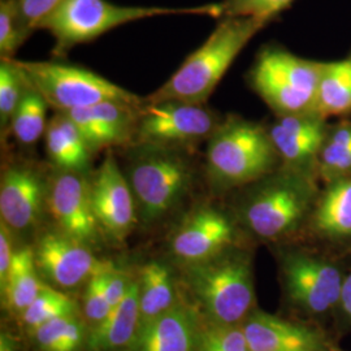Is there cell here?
Listing matches in <instances>:
<instances>
[{
	"label": "cell",
	"mask_w": 351,
	"mask_h": 351,
	"mask_svg": "<svg viewBox=\"0 0 351 351\" xmlns=\"http://www.w3.org/2000/svg\"><path fill=\"white\" fill-rule=\"evenodd\" d=\"M114 152L134 195L138 224L146 228L173 216L197 185H204L203 151L132 143Z\"/></svg>",
	"instance_id": "1"
},
{
	"label": "cell",
	"mask_w": 351,
	"mask_h": 351,
	"mask_svg": "<svg viewBox=\"0 0 351 351\" xmlns=\"http://www.w3.org/2000/svg\"><path fill=\"white\" fill-rule=\"evenodd\" d=\"M202 156L204 185L213 194L247 186L281 165L267 128L239 114H226Z\"/></svg>",
	"instance_id": "2"
},
{
	"label": "cell",
	"mask_w": 351,
	"mask_h": 351,
	"mask_svg": "<svg viewBox=\"0 0 351 351\" xmlns=\"http://www.w3.org/2000/svg\"><path fill=\"white\" fill-rule=\"evenodd\" d=\"M167 16H203L221 17V5L208 3L193 7L165 5H124L108 0H66L38 30H45L53 39L52 55L64 58L80 45L90 43L120 26L155 17Z\"/></svg>",
	"instance_id": "3"
},
{
	"label": "cell",
	"mask_w": 351,
	"mask_h": 351,
	"mask_svg": "<svg viewBox=\"0 0 351 351\" xmlns=\"http://www.w3.org/2000/svg\"><path fill=\"white\" fill-rule=\"evenodd\" d=\"M208 38L146 101L206 104L239 52L267 23L251 17H221Z\"/></svg>",
	"instance_id": "4"
},
{
	"label": "cell",
	"mask_w": 351,
	"mask_h": 351,
	"mask_svg": "<svg viewBox=\"0 0 351 351\" xmlns=\"http://www.w3.org/2000/svg\"><path fill=\"white\" fill-rule=\"evenodd\" d=\"M247 186L239 219L254 236L267 241L291 233L314 203L313 175L284 165Z\"/></svg>",
	"instance_id": "5"
},
{
	"label": "cell",
	"mask_w": 351,
	"mask_h": 351,
	"mask_svg": "<svg viewBox=\"0 0 351 351\" xmlns=\"http://www.w3.org/2000/svg\"><path fill=\"white\" fill-rule=\"evenodd\" d=\"M323 64L300 58L280 46H265L247 75L251 88L276 113L314 112Z\"/></svg>",
	"instance_id": "6"
},
{
	"label": "cell",
	"mask_w": 351,
	"mask_h": 351,
	"mask_svg": "<svg viewBox=\"0 0 351 351\" xmlns=\"http://www.w3.org/2000/svg\"><path fill=\"white\" fill-rule=\"evenodd\" d=\"M0 221L14 237L38 232L47 217L51 165L34 152L1 149Z\"/></svg>",
	"instance_id": "7"
},
{
	"label": "cell",
	"mask_w": 351,
	"mask_h": 351,
	"mask_svg": "<svg viewBox=\"0 0 351 351\" xmlns=\"http://www.w3.org/2000/svg\"><path fill=\"white\" fill-rule=\"evenodd\" d=\"M27 84L38 91L52 111L68 112L104 101L141 106L145 97L121 88L86 68L59 62H24L14 59Z\"/></svg>",
	"instance_id": "8"
},
{
	"label": "cell",
	"mask_w": 351,
	"mask_h": 351,
	"mask_svg": "<svg viewBox=\"0 0 351 351\" xmlns=\"http://www.w3.org/2000/svg\"><path fill=\"white\" fill-rule=\"evenodd\" d=\"M191 287L215 324L236 326L250 311L254 284L242 254H226L190 265Z\"/></svg>",
	"instance_id": "9"
},
{
	"label": "cell",
	"mask_w": 351,
	"mask_h": 351,
	"mask_svg": "<svg viewBox=\"0 0 351 351\" xmlns=\"http://www.w3.org/2000/svg\"><path fill=\"white\" fill-rule=\"evenodd\" d=\"M224 117L207 103L145 101L138 108L132 143L202 150Z\"/></svg>",
	"instance_id": "10"
},
{
	"label": "cell",
	"mask_w": 351,
	"mask_h": 351,
	"mask_svg": "<svg viewBox=\"0 0 351 351\" xmlns=\"http://www.w3.org/2000/svg\"><path fill=\"white\" fill-rule=\"evenodd\" d=\"M47 217L51 229L91 249L106 241L93 208L90 172L51 169Z\"/></svg>",
	"instance_id": "11"
},
{
	"label": "cell",
	"mask_w": 351,
	"mask_h": 351,
	"mask_svg": "<svg viewBox=\"0 0 351 351\" xmlns=\"http://www.w3.org/2000/svg\"><path fill=\"white\" fill-rule=\"evenodd\" d=\"M90 191L95 217L107 242L124 243L138 226L136 199L114 150L104 152L90 172Z\"/></svg>",
	"instance_id": "12"
},
{
	"label": "cell",
	"mask_w": 351,
	"mask_h": 351,
	"mask_svg": "<svg viewBox=\"0 0 351 351\" xmlns=\"http://www.w3.org/2000/svg\"><path fill=\"white\" fill-rule=\"evenodd\" d=\"M234 239L232 217L211 203L199 202L178 219L168 247L177 261L194 265L221 255Z\"/></svg>",
	"instance_id": "13"
},
{
	"label": "cell",
	"mask_w": 351,
	"mask_h": 351,
	"mask_svg": "<svg viewBox=\"0 0 351 351\" xmlns=\"http://www.w3.org/2000/svg\"><path fill=\"white\" fill-rule=\"evenodd\" d=\"M284 275L293 301L313 314H324L341 303L345 278L333 264L289 254L284 259Z\"/></svg>",
	"instance_id": "14"
},
{
	"label": "cell",
	"mask_w": 351,
	"mask_h": 351,
	"mask_svg": "<svg viewBox=\"0 0 351 351\" xmlns=\"http://www.w3.org/2000/svg\"><path fill=\"white\" fill-rule=\"evenodd\" d=\"M267 130L281 165L314 173L326 138L324 117L315 112L276 116Z\"/></svg>",
	"instance_id": "15"
},
{
	"label": "cell",
	"mask_w": 351,
	"mask_h": 351,
	"mask_svg": "<svg viewBox=\"0 0 351 351\" xmlns=\"http://www.w3.org/2000/svg\"><path fill=\"white\" fill-rule=\"evenodd\" d=\"M33 245L38 268L62 288L81 284L104 264L91 247L51 228L43 229Z\"/></svg>",
	"instance_id": "16"
},
{
	"label": "cell",
	"mask_w": 351,
	"mask_h": 351,
	"mask_svg": "<svg viewBox=\"0 0 351 351\" xmlns=\"http://www.w3.org/2000/svg\"><path fill=\"white\" fill-rule=\"evenodd\" d=\"M141 106L104 101L65 113L78 126L90 149L98 155L99 152L123 149L133 142Z\"/></svg>",
	"instance_id": "17"
},
{
	"label": "cell",
	"mask_w": 351,
	"mask_h": 351,
	"mask_svg": "<svg viewBox=\"0 0 351 351\" xmlns=\"http://www.w3.org/2000/svg\"><path fill=\"white\" fill-rule=\"evenodd\" d=\"M199 335L191 313L175 304L163 315L141 324L132 351H194Z\"/></svg>",
	"instance_id": "18"
},
{
	"label": "cell",
	"mask_w": 351,
	"mask_h": 351,
	"mask_svg": "<svg viewBox=\"0 0 351 351\" xmlns=\"http://www.w3.org/2000/svg\"><path fill=\"white\" fill-rule=\"evenodd\" d=\"M242 329L251 351H323L314 330L272 315L254 314Z\"/></svg>",
	"instance_id": "19"
},
{
	"label": "cell",
	"mask_w": 351,
	"mask_h": 351,
	"mask_svg": "<svg viewBox=\"0 0 351 351\" xmlns=\"http://www.w3.org/2000/svg\"><path fill=\"white\" fill-rule=\"evenodd\" d=\"M46 160L52 168L91 172L95 154L75 125L65 112L53 111L45 133Z\"/></svg>",
	"instance_id": "20"
},
{
	"label": "cell",
	"mask_w": 351,
	"mask_h": 351,
	"mask_svg": "<svg viewBox=\"0 0 351 351\" xmlns=\"http://www.w3.org/2000/svg\"><path fill=\"white\" fill-rule=\"evenodd\" d=\"M139 324V284L132 281L124 300L91 332L88 346L93 351H112L128 346L136 339Z\"/></svg>",
	"instance_id": "21"
},
{
	"label": "cell",
	"mask_w": 351,
	"mask_h": 351,
	"mask_svg": "<svg viewBox=\"0 0 351 351\" xmlns=\"http://www.w3.org/2000/svg\"><path fill=\"white\" fill-rule=\"evenodd\" d=\"M49 110L51 108L42 95L29 85L7 132L1 134V146L10 142L12 145L1 149L33 152L38 143L45 138L50 120L47 117Z\"/></svg>",
	"instance_id": "22"
},
{
	"label": "cell",
	"mask_w": 351,
	"mask_h": 351,
	"mask_svg": "<svg viewBox=\"0 0 351 351\" xmlns=\"http://www.w3.org/2000/svg\"><path fill=\"white\" fill-rule=\"evenodd\" d=\"M37 268L34 245H16L11 267L1 284L3 298L10 310L23 314L45 288L38 278Z\"/></svg>",
	"instance_id": "23"
},
{
	"label": "cell",
	"mask_w": 351,
	"mask_h": 351,
	"mask_svg": "<svg viewBox=\"0 0 351 351\" xmlns=\"http://www.w3.org/2000/svg\"><path fill=\"white\" fill-rule=\"evenodd\" d=\"M315 230L328 239L351 237V176L330 182L313 215Z\"/></svg>",
	"instance_id": "24"
},
{
	"label": "cell",
	"mask_w": 351,
	"mask_h": 351,
	"mask_svg": "<svg viewBox=\"0 0 351 351\" xmlns=\"http://www.w3.org/2000/svg\"><path fill=\"white\" fill-rule=\"evenodd\" d=\"M139 276V310L143 324L175 306V288L169 269L159 262L145 264Z\"/></svg>",
	"instance_id": "25"
},
{
	"label": "cell",
	"mask_w": 351,
	"mask_h": 351,
	"mask_svg": "<svg viewBox=\"0 0 351 351\" xmlns=\"http://www.w3.org/2000/svg\"><path fill=\"white\" fill-rule=\"evenodd\" d=\"M351 111V59L323 64L314 112L322 117Z\"/></svg>",
	"instance_id": "26"
},
{
	"label": "cell",
	"mask_w": 351,
	"mask_h": 351,
	"mask_svg": "<svg viewBox=\"0 0 351 351\" xmlns=\"http://www.w3.org/2000/svg\"><path fill=\"white\" fill-rule=\"evenodd\" d=\"M317 167L328 182L351 173V124L337 126L326 136Z\"/></svg>",
	"instance_id": "27"
},
{
	"label": "cell",
	"mask_w": 351,
	"mask_h": 351,
	"mask_svg": "<svg viewBox=\"0 0 351 351\" xmlns=\"http://www.w3.org/2000/svg\"><path fill=\"white\" fill-rule=\"evenodd\" d=\"M33 330L42 351H77L84 341V328L75 315L56 317Z\"/></svg>",
	"instance_id": "28"
},
{
	"label": "cell",
	"mask_w": 351,
	"mask_h": 351,
	"mask_svg": "<svg viewBox=\"0 0 351 351\" xmlns=\"http://www.w3.org/2000/svg\"><path fill=\"white\" fill-rule=\"evenodd\" d=\"M29 84L14 59H0V134L12 121Z\"/></svg>",
	"instance_id": "29"
},
{
	"label": "cell",
	"mask_w": 351,
	"mask_h": 351,
	"mask_svg": "<svg viewBox=\"0 0 351 351\" xmlns=\"http://www.w3.org/2000/svg\"><path fill=\"white\" fill-rule=\"evenodd\" d=\"M75 302L66 294L45 287L21 315L26 326L36 329L56 317L75 315Z\"/></svg>",
	"instance_id": "30"
},
{
	"label": "cell",
	"mask_w": 351,
	"mask_h": 351,
	"mask_svg": "<svg viewBox=\"0 0 351 351\" xmlns=\"http://www.w3.org/2000/svg\"><path fill=\"white\" fill-rule=\"evenodd\" d=\"M33 32L25 25L16 0H0V59H16Z\"/></svg>",
	"instance_id": "31"
},
{
	"label": "cell",
	"mask_w": 351,
	"mask_h": 351,
	"mask_svg": "<svg viewBox=\"0 0 351 351\" xmlns=\"http://www.w3.org/2000/svg\"><path fill=\"white\" fill-rule=\"evenodd\" d=\"M294 0H221V17H251L269 23ZM220 17V19H221Z\"/></svg>",
	"instance_id": "32"
},
{
	"label": "cell",
	"mask_w": 351,
	"mask_h": 351,
	"mask_svg": "<svg viewBox=\"0 0 351 351\" xmlns=\"http://www.w3.org/2000/svg\"><path fill=\"white\" fill-rule=\"evenodd\" d=\"M197 351H251L242 328L215 324L198 337Z\"/></svg>",
	"instance_id": "33"
},
{
	"label": "cell",
	"mask_w": 351,
	"mask_h": 351,
	"mask_svg": "<svg viewBox=\"0 0 351 351\" xmlns=\"http://www.w3.org/2000/svg\"><path fill=\"white\" fill-rule=\"evenodd\" d=\"M107 262L101 265V268L93 275L88 277V287L84 295V310L88 320L98 324L101 320H104L110 313L112 311V306L107 298L103 280H101V269Z\"/></svg>",
	"instance_id": "34"
},
{
	"label": "cell",
	"mask_w": 351,
	"mask_h": 351,
	"mask_svg": "<svg viewBox=\"0 0 351 351\" xmlns=\"http://www.w3.org/2000/svg\"><path fill=\"white\" fill-rule=\"evenodd\" d=\"M25 25L34 33L39 24L66 0H16Z\"/></svg>",
	"instance_id": "35"
},
{
	"label": "cell",
	"mask_w": 351,
	"mask_h": 351,
	"mask_svg": "<svg viewBox=\"0 0 351 351\" xmlns=\"http://www.w3.org/2000/svg\"><path fill=\"white\" fill-rule=\"evenodd\" d=\"M101 275L107 298L113 308L124 300L130 285V281L126 280L125 272L117 268L116 265H113L111 262H107L103 267Z\"/></svg>",
	"instance_id": "36"
},
{
	"label": "cell",
	"mask_w": 351,
	"mask_h": 351,
	"mask_svg": "<svg viewBox=\"0 0 351 351\" xmlns=\"http://www.w3.org/2000/svg\"><path fill=\"white\" fill-rule=\"evenodd\" d=\"M0 351H16V342L8 333H1L0 336Z\"/></svg>",
	"instance_id": "37"
},
{
	"label": "cell",
	"mask_w": 351,
	"mask_h": 351,
	"mask_svg": "<svg viewBox=\"0 0 351 351\" xmlns=\"http://www.w3.org/2000/svg\"><path fill=\"white\" fill-rule=\"evenodd\" d=\"M351 298V274L343 280V288H342V297L341 301Z\"/></svg>",
	"instance_id": "38"
},
{
	"label": "cell",
	"mask_w": 351,
	"mask_h": 351,
	"mask_svg": "<svg viewBox=\"0 0 351 351\" xmlns=\"http://www.w3.org/2000/svg\"><path fill=\"white\" fill-rule=\"evenodd\" d=\"M341 306H342V310L346 313V314L351 316V298L349 300H343V301H341L339 303Z\"/></svg>",
	"instance_id": "39"
}]
</instances>
